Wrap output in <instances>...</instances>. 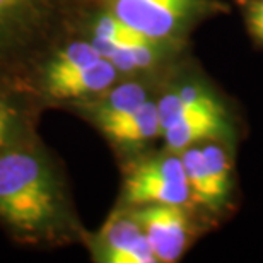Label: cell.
<instances>
[{
  "label": "cell",
  "mask_w": 263,
  "mask_h": 263,
  "mask_svg": "<svg viewBox=\"0 0 263 263\" xmlns=\"http://www.w3.org/2000/svg\"><path fill=\"white\" fill-rule=\"evenodd\" d=\"M0 226L28 246L82 243L67 175L40 134L0 152Z\"/></svg>",
  "instance_id": "cell-1"
},
{
  "label": "cell",
  "mask_w": 263,
  "mask_h": 263,
  "mask_svg": "<svg viewBox=\"0 0 263 263\" xmlns=\"http://www.w3.org/2000/svg\"><path fill=\"white\" fill-rule=\"evenodd\" d=\"M96 0H0V86L36 92L46 59ZM38 94V92H36Z\"/></svg>",
  "instance_id": "cell-2"
},
{
  "label": "cell",
  "mask_w": 263,
  "mask_h": 263,
  "mask_svg": "<svg viewBox=\"0 0 263 263\" xmlns=\"http://www.w3.org/2000/svg\"><path fill=\"white\" fill-rule=\"evenodd\" d=\"M156 104L164 147L181 152L209 140L234 145V115L220 92L181 59L161 76Z\"/></svg>",
  "instance_id": "cell-3"
},
{
  "label": "cell",
  "mask_w": 263,
  "mask_h": 263,
  "mask_svg": "<svg viewBox=\"0 0 263 263\" xmlns=\"http://www.w3.org/2000/svg\"><path fill=\"white\" fill-rule=\"evenodd\" d=\"M96 4L147 38L173 43H186L197 24L228 9L219 0H96Z\"/></svg>",
  "instance_id": "cell-4"
},
{
  "label": "cell",
  "mask_w": 263,
  "mask_h": 263,
  "mask_svg": "<svg viewBox=\"0 0 263 263\" xmlns=\"http://www.w3.org/2000/svg\"><path fill=\"white\" fill-rule=\"evenodd\" d=\"M125 207L151 203L190 205L185 167L180 152L151 151L123 159L118 202Z\"/></svg>",
  "instance_id": "cell-5"
},
{
  "label": "cell",
  "mask_w": 263,
  "mask_h": 263,
  "mask_svg": "<svg viewBox=\"0 0 263 263\" xmlns=\"http://www.w3.org/2000/svg\"><path fill=\"white\" fill-rule=\"evenodd\" d=\"M132 210L144 229L157 263L180 261L197 239L200 229L205 228L203 217L192 205L151 203L132 207Z\"/></svg>",
  "instance_id": "cell-6"
},
{
  "label": "cell",
  "mask_w": 263,
  "mask_h": 263,
  "mask_svg": "<svg viewBox=\"0 0 263 263\" xmlns=\"http://www.w3.org/2000/svg\"><path fill=\"white\" fill-rule=\"evenodd\" d=\"M82 245L96 263H157L134 210L122 203L115 205L98 231L86 229Z\"/></svg>",
  "instance_id": "cell-7"
},
{
  "label": "cell",
  "mask_w": 263,
  "mask_h": 263,
  "mask_svg": "<svg viewBox=\"0 0 263 263\" xmlns=\"http://www.w3.org/2000/svg\"><path fill=\"white\" fill-rule=\"evenodd\" d=\"M161 76L157 77H122L99 96L70 104L72 111L91 123L98 132L118 123L134 113L147 99L154 98Z\"/></svg>",
  "instance_id": "cell-8"
},
{
  "label": "cell",
  "mask_w": 263,
  "mask_h": 263,
  "mask_svg": "<svg viewBox=\"0 0 263 263\" xmlns=\"http://www.w3.org/2000/svg\"><path fill=\"white\" fill-rule=\"evenodd\" d=\"M120 79L122 76L117 67L103 57L98 62L68 72L62 77L41 82L36 87V92L46 106H70L99 96Z\"/></svg>",
  "instance_id": "cell-9"
},
{
  "label": "cell",
  "mask_w": 263,
  "mask_h": 263,
  "mask_svg": "<svg viewBox=\"0 0 263 263\" xmlns=\"http://www.w3.org/2000/svg\"><path fill=\"white\" fill-rule=\"evenodd\" d=\"M45 108L34 91L0 86V152L38 134Z\"/></svg>",
  "instance_id": "cell-10"
},
{
  "label": "cell",
  "mask_w": 263,
  "mask_h": 263,
  "mask_svg": "<svg viewBox=\"0 0 263 263\" xmlns=\"http://www.w3.org/2000/svg\"><path fill=\"white\" fill-rule=\"evenodd\" d=\"M108 144L127 159L149 149V145L161 137L159 113H157L156 96L147 99L134 113L120 120L118 123L99 132Z\"/></svg>",
  "instance_id": "cell-11"
},
{
  "label": "cell",
  "mask_w": 263,
  "mask_h": 263,
  "mask_svg": "<svg viewBox=\"0 0 263 263\" xmlns=\"http://www.w3.org/2000/svg\"><path fill=\"white\" fill-rule=\"evenodd\" d=\"M200 145L207 170V198L202 215L203 219H219L231 205L234 192V145L219 140H209Z\"/></svg>",
  "instance_id": "cell-12"
},
{
  "label": "cell",
  "mask_w": 263,
  "mask_h": 263,
  "mask_svg": "<svg viewBox=\"0 0 263 263\" xmlns=\"http://www.w3.org/2000/svg\"><path fill=\"white\" fill-rule=\"evenodd\" d=\"M243 15L251 38L263 46V0H245Z\"/></svg>",
  "instance_id": "cell-13"
}]
</instances>
